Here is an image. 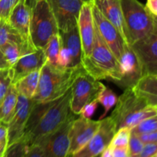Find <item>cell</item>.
Instances as JSON below:
<instances>
[{"mask_svg":"<svg viewBox=\"0 0 157 157\" xmlns=\"http://www.w3.org/2000/svg\"><path fill=\"white\" fill-rule=\"evenodd\" d=\"M81 67H61L46 61L40 70L38 88L33 100L36 103H47L58 99L71 87Z\"/></svg>","mask_w":157,"mask_h":157,"instance_id":"6da1fadb","label":"cell"},{"mask_svg":"<svg viewBox=\"0 0 157 157\" xmlns=\"http://www.w3.org/2000/svg\"><path fill=\"white\" fill-rule=\"evenodd\" d=\"M81 65L97 81L110 80L120 84L122 79L119 61L104 42L96 26L91 52L88 56L83 57Z\"/></svg>","mask_w":157,"mask_h":157,"instance_id":"7a4b0ae2","label":"cell"},{"mask_svg":"<svg viewBox=\"0 0 157 157\" xmlns=\"http://www.w3.org/2000/svg\"><path fill=\"white\" fill-rule=\"evenodd\" d=\"M71 97V87L63 96L51 104L36 125L21 138L27 147L39 144L68 119L73 113L70 108Z\"/></svg>","mask_w":157,"mask_h":157,"instance_id":"3957f363","label":"cell"},{"mask_svg":"<svg viewBox=\"0 0 157 157\" xmlns=\"http://www.w3.org/2000/svg\"><path fill=\"white\" fill-rule=\"evenodd\" d=\"M130 45L157 31L156 17L138 0H121Z\"/></svg>","mask_w":157,"mask_h":157,"instance_id":"277c9868","label":"cell"},{"mask_svg":"<svg viewBox=\"0 0 157 157\" xmlns=\"http://www.w3.org/2000/svg\"><path fill=\"white\" fill-rule=\"evenodd\" d=\"M58 24L48 0H35L32 4L30 36L36 48L44 49L51 37L58 33Z\"/></svg>","mask_w":157,"mask_h":157,"instance_id":"5b68a950","label":"cell"},{"mask_svg":"<svg viewBox=\"0 0 157 157\" xmlns=\"http://www.w3.org/2000/svg\"><path fill=\"white\" fill-rule=\"evenodd\" d=\"M104 86L100 81L94 79L82 69L71 86L70 108L72 113L79 115L84 105L96 99Z\"/></svg>","mask_w":157,"mask_h":157,"instance_id":"8992f818","label":"cell"},{"mask_svg":"<svg viewBox=\"0 0 157 157\" xmlns=\"http://www.w3.org/2000/svg\"><path fill=\"white\" fill-rule=\"evenodd\" d=\"M148 104L143 99L136 96L129 87L117 98L116 107L110 116L114 121L117 130L122 127H127L130 121Z\"/></svg>","mask_w":157,"mask_h":157,"instance_id":"52a82bcc","label":"cell"},{"mask_svg":"<svg viewBox=\"0 0 157 157\" xmlns=\"http://www.w3.org/2000/svg\"><path fill=\"white\" fill-rule=\"evenodd\" d=\"M117 131L114 121L110 117L101 120V124L98 131L91 139L78 152L71 157H96L102 153L109 147L113 135Z\"/></svg>","mask_w":157,"mask_h":157,"instance_id":"ba28073f","label":"cell"},{"mask_svg":"<svg viewBox=\"0 0 157 157\" xmlns=\"http://www.w3.org/2000/svg\"><path fill=\"white\" fill-rule=\"evenodd\" d=\"M75 119V114L72 113L56 131L40 143L43 148V157H71L70 130Z\"/></svg>","mask_w":157,"mask_h":157,"instance_id":"9c48e42d","label":"cell"},{"mask_svg":"<svg viewBox=\"0 0 157 157\" xmlns=\"http://www.w3.org/2000/svg\"><path fill=\"white\" fill-rule=\"evenodd\" d=\"M140 65L142 75H157V31L130 45Z\"/></svg>","mask_w":157,"mask_h":157,"instance_id":"30bf717a","label":"cell"},{"mask_svg":"<svg viewBox=\"0 0 157 157\" xmlns=\"http://www.w3.org/2000/svg\"><path fill=\"white\" fill-rule=\"evenodd\" d=\"M92 14L94 25L98 32L113 54L115 58L119 61L126 47L128 45L124 41L117 29L104 16L97 6L94 4V2H92Z\"/></svg>","mask_w":157,"mask_h":157,"instance_id":"8fae6325","label":"cell"},{"mask_svg":"<svg viewBox=\"0 0 157 157\" xmlns=\"http://www.w3.org/2000/svg\"><path fill=\"white\" fill-rule=\"evenodd\" d=\"M90 0H48L60 32L78 25V16L83 4Z\"/></svg>","mask_w":157,"mask_h":157,"instance_id":"7c38bea8","label":"cell"},{"mask_svg":"<svg viewBox=\"0 0 157 157\" xmlns=\"http://www.w3.org/2000/svg\"><path fill=\"white\" fill-rule=\"evenodd\" d=\"M46 61L47 57L44 49L33 48L21 54L18 61L9 68L11 84H15L34 71L40 70Z\"/></svg>","mask_w":157,"mask_h":157,"instance_id":"4fadbf2b","label":"cell"},{"mask_svg":"<svg viewBox=\"0 0 157 157\" xmlns=\"http://www.w3.org/2000/svg\"><path fill=\"white\" fill-rule=\"evenodd\" d=\"M35 103L32 99H29L21 94L18 95L15 112L7 124L8 146L21 140L28 118Z\"/></svg>","mask_w":157,"mask_h":157,"instance_id":"5bb4252c","label":"cell"},{"mask_svg":"<svg viewBox=\"0 0 157 157\" xmlns=\"http://www.w3.org/2000/svg\"><path fill=\"white\" fill-rule=\"evenodd\" d=\"M101 124V120L93 121L83 117L75 119L70 130V149L69 153L71 156L81 150L92 136L98 131Z\"/></svg>","mask_w":157,"mask_h":157,"instance_id":"9a60e30c","label":"cell"},{"mask_svg":"<svg viewBox=\"0 0 157 157\" xmlns=\"http://www.w3.org/2000/svg\"><path fill=\"white\" fill-rule=\"evenodd\" d=\"M32 16V5L28 0H18L8 19L9 24L18 32L25 44L35 47L30 36V22Z\"/></svg>","mask_w":157,"mask_h":157,"instance_id":"2e32d148","label":"cell"},{"mask_svg":"<svg viewBox=\"0 0 157 157\" xmlns=\"http://www.w3.org/2000/svg\"><path fill=\"white\" fill-rule=\"evenodd\" d=\"M93 0L86 2L80 10L78 28L82 45V58L90 55L94 39L95 25L92 14Z\"/></svg>","mask_w":157,"mask_h":157,"instance_id":"e0dca14e","label":"cell"},{"mask_svg":"<svg viewBox=\"0 0 157 157\" xmlns=\"http://www.w3.org/2000/svg\"><path fill=\"white\" fill-rule=\"evenodd\" d=\"M100 12L114 25L128 46L130 45L127 29L121 6V0H93Z\"/></svg>","mask_w":157,"mask_h":157,"instance_id":"ac0fdd59","label":"cell"},{"mask_svg":"<svg viewBox=\"0 0 157 157\" xmlns=\"http://www.w3.org/2000/svg\"><path fill=\"white\" fill-rule=\"evenodd\" d=\"M122 79L120 84L127 87H131L142 76V71L134 52L130 46H127L119 60Z\"/></svg>","mask_w":157,"mask_h":157,"instance_id":"d6986e66","label":"cell"},{"mask_svg":"<svg viewBox=\"0 0 157 157\" xmlns=\"http://www.w3.org/2000/svg\"><path fill=\"white\" fill-rule=\"evenodd\" d=\"M62 47L69 52L71 63L69 67H81L82 61V45L78 25L65 32H60Z\"/></svg>","mask_w":157,"mask_h":157,"instance_id":"ffe728a7","label":"cell"},{"mask_svg":"<svg viewBox=\"0 0 157 157\" xmlns=\"http://www.w3.org/2000/svg\"><path fill=\"white\" fill-rule=\"evenodd\" d=\"M131 89L135 94L148 105L157 107V75H144L136 81Z\"/></svg>","mask_w":157,"mask_h":157,"instance_id":"44dd1931","label":"cell"},{"mask_svg":"<svg viewBox=\"0 0 157 157\" xmlns=\"http://www.w3.org/2000/svg\"><path fill=\"white\" fill-rule=\"evenodd\" d=\"M18 95L15 84H9L6 95L0 104V124L7 125L12 119L16 107Z\"/></svg>","mask_w":157,"mask_h":157,"instance_id":"7402d4cb","label":"cell"},{"mask_svg":"<svg viewBox=\"0 0 157 157\" xmlns=\"http://www.w3.org/2000/svg\"><path fill=\"white\" fill-rule=\"evenodd\" d=\"M40 70L31 72L14 84L18 94L23 95L29 99L33 98L38 88Z\"/></svg>","mask_w":157,"mask_h":157,"instance_id":"603a6c76","label":"cell"},{"mask_svg":"<svg viewBox=\"0 0 157 157\" xmlns=\"http://www.w3.org/2000/svg\"><path fill=\"white\" fill-rule=\"evenodd\" d=\"M8 42H15L21 44L25 51L36 48L24 44L18 32L11 26L8 20L0 19V47Z\"/></svg>","mask_w":157,"mask_h":157,"instance_id":"cb8c5ba5","label":"cell"},{"mask_svg":"<svg viewBox=\"0 0 157 157\" xmlns=\"http://www.w3.org/2000/svg\"><path fill=\"white\" fill-rule=\"evenodd\" d=\"M97 100H98V103L102 104L104 108V113L101 115L99 118V120H102L103 118L107 116L108 112L112 109V107L116 105V103L117 101V97L111 89L104 85L100 91V93L98 94Z\"/></svg>","mask_w":157,"mask_h":157,"instance_id":"d4e9b609","label":"cell"},{"mask_svg":"<svg viewBox=\"0 0 157 157\" xmlns=\"http://www.w3.org/2000/svg\"><path fill=\"white\" fill-rule=\"evenodd\" d=\"M61 48H62L61 37L58 32L51 37L47 45L44 48V52H45L46 57H47L48 62L53 65H58L57 64L58 56Z\"/></svg>","mask_w":157,"mask_h":157,"instance_id":"484cf974","label":"cell"},{"mask_svg":"<svg viewBox=\"0 0 157 157\" xmlns=\"http://www.w3.org/2000/svg\"><path fill=\"white\" fill-rule=\"evenodd\" d=\"M6 61L12 67L18 61V58L24 52V49L21 44L15 42H8L0 47Z\"/></svg>","mask_w":157,"mask_h":157,"instance_id":"4316f807","label":"cell"},{"mask_svg":"<svg viewBox=\"0 0 157 157\" xmlns=\"http://www.w3.org/2000/svg\"><path fill=\"white\" fill-rule=\"evenodd\" d=\"M154 131H157V116L147 118L140 122L134 127L130 129V132L136 135L151 133Z\"/></svg>","mask_w":157,"mask_h":157,"instance_id":"83f0119b","label":"cell"},{"mask_svg":"<svg viewBox=\"0 0 157 157\" xmlns=\"http://www.w3.org/2000/svg\"><path fill=\"white\" fill-rule=\"evenodd\" d=\"M130 135V129L122 127L117 130L113 135L109 147H128L129 139Z\"/></svg>","mask_w":157,"mask_h":157,"instance_id":"f1b7e54d","label":"cell"},{"mask_svg":"<svg viewBox=\"0 0 157 157\" xmlns=\"http://www.w3.org/2000/svg\"><path fill=\"white\" fill-rule=\"evenodd\" d=\"M27 147L25 143L22 140H20L8 146L6 153L2 157H24Z\"/></svg>","mask_w":157,"mask_h":157,"instance_id":"f546056e","label":"cell"},{"mask_svg":"<svg viewBox=\"0 0 157 157\" xmlns=\"http://www.w3.org/2000/svg\"><path fill=\"white\" fill-rule=\"evenodd\" d=\"M144 144L141 142L137 135L130 132V139L128 143V152L130 157L136 156L142 150Z\"/></svg>","mask_w":157,"mask_h":157,"instance_id":"4dcf8cb0","label":"cell"},{"mask_svg":"<svg viewBox=\"0 0 157 157\" xmlns=\"http://www.w3.org/2000/svg\"><path fill=\"white\" fill-rule=\"evenodd\" d=\"M18 0H0V19L8 20Z\"/></svg>","mask_w":157,"mask_h":157,"instance_id":"1f68e13d","label":"cell"},{"mask_svg":"<svg viewBox=\"0 0 157 157\" xmlns=\"http://www.w3.org/2000/svg\"><path fill=\"white\" fill-rule=\"evenodd\" d=\"M98 104L99 103H98L97 98L93 100L83 107L79 115L84 118H86V119H91V117L94 116L95 111H96L97 108H98Z\"/></svg>","mask_w":157,"mask_h":157,"instance_id":"d6a6232c","label":"cell"},{"mask_svg":"<svg viewBox=\"0 0 157 157\" xmlns=\"http://www.w3.org/2000/svg\"><path fill=\"white\" fill-rule=\"evenodd\" d=\"M10 84L11 79L9 75V71H0V104L4 98Z\"/></svg>","mask_w":157,"mask_h":157,"instance_id":"836d02e7","label":"cell"},{"mask_svg":"<svg viewBox=\"0 0 157 157\" xmlns=\"http://www.w3.org/2000/svg\"><path fill=\"white\" fill-rule=\"evenodd\" d=\"M71 63V56L69 52L65 48H61L58 56L57 64L61 67H69Z\"/></svg>","mask_w":157,"mask_h":157,"instance_id":"e575fe53","label":"cell"},{"mask_svg":"<svg viewBox=\"0 0 157 157\" xmlns=\"http://www.w3.org/2000/svg\"><path fill=\"white\" fill-rule=\"evenodd\" d=\"M157 152V144H146L144 145L140 153L136 156L133 157H152L156 154Z\"/></svg>","mask_w":157,"mask_h":157,"instance_id":"d590c367","label":"cell"},{"mask_svg":"<svg viewBox=\"0 0 157 157\" xmlns=\"http://www.w3.org/2000/svg\"><path fill=\"white\" fill-rule=\"evenodd\" d=\"M24 157H43V148L40 144L27 147Z\"/></svg>","mask_w":157,"mask_h":157,"instance_id":"8d00e7d4","label":"cell"},{"mask_svg":"<svg viewBox=\"0 0 157 157\" xmlns=\"http://www.w3.org/2000/svg\"><path fill=\"white\" fill-rule=\"evenodd\" d=\"M139 139L144 144H153L157 143V131L151 132V133H142V134L137 135Z\"/></svg>","mask_w":157,"mask_h":157,"instance_id":"74e56055","label":"cell"},{"mask_svg":"<svg viewBox=\"0 0 157 157\" xmlns=\"http://www.w3.org/2000/svg\"><path fill=\"white\" fill-rule=\"evenodd\" d=\"M110 149H111V154L113 157L130 156H129L128 147H113V148L110 147Z\"/></svg>","mask_w":157,"mask_h":157,"instance_id":"f35d334b","label":"cell"},{"mask_svg":"<svg viewBox=\"0 0 157 157\" xmlns=\"http://www.w3.org/2000/svg\"><path fill=\"white\" fill-rule=\"evenodd\" d=\"M146 7L153 16L157 17V0H147Z\"/></svg>","mask_w":157,"mask_h":157,"instance_id":"ab89813d","label":"cell"},{"mask_svg":"<svg viewBox=\"0 0 157 157\" xmlns=\"http://www.w3.org/2000/svg\"><path fill=\"white\" fill-rule=\"evenodd\" d=\"M10 68V65L9 63L6 61V58L3 55L2 52L0 50V71H9Z\"/></svg>","mask_w":157,"mask_h":157,"instance_id":"60d3db41","label":"cell"},{"mask_svg":"<svg viewBox=\"0 0 157 157\" xmlns=\"http://www.w3.org/2000/svg\"><path fill=\"white\" fill-rule=\"evenodd\" d=\"M8 137V127L6 124H0V142L7 140Z\"/></svg>","mask_w":157,"mask_h":157,"instance_id":"b9f144b4","label":"cell"},{"mask_svg":"<svg viewBox=\"0 0 157 157\" xmlns=\"http://www.w3.org/2000/svg\"><path fill=\"white\" fill-rule=\"evenodd\" d=\"M8 147V140H5L0 142V157H2L3 155L6 153V150Z\"/></svg>","mask_w":157,"mask_h":157,"instance_id":"7bdbcfd3","label":"cell"},{"mask_svg":"<svg viewBox=\"0 0 157 157\" xmlns=\"http://www.w3.org/2000/svg\"><path fill=\"white\" fill-rule=\"evenodd\" d=\"M100 157H113L111 154V149H110V147H108L107 148H106L102 152V153H101Z\"/></svg>","mask_w":157,"mask_h":157,"instance_id":"ee69618b","label":"cell"},{"mask_svg":"<svg viewBox=\"0 0 157 157\" xmlns=\"http://www.w3.org/2000/svg\"><path fill=\"white\" fill-rule=\"evenodd\" d=\"M152 157H157V154H156V155H154V156H152Z\"/></svg>","mask_w":157,"mask_h":157,"instance_id":"f6af8a7d","label":"cell"},{"mask_svg":"<svg viewBox=\"0 0 157 157\" xmlns=\"http://www.w3.org/2000/svg\"><path fill=\"white\" fill-rule=\"evenodd\" d=\"M101 156V155H99V156H96V157H100Z\"/></svg>","mask_w":157,"mask_h":157,"instance_id":"bcb514c9","label":"cell"},{"mask_svg":"<svg viewBox=\"0 0 157 157\" xmlns=\"http://www.w3.org/2000/svg\"><path fill=\"white\" fill-rule=\"evenodd\" d=\"M127 157H130V156H127Z\"/></svg>","mask_w":157,"mask_h":157,"instance_id":"7dc6e473","label":"cell"},{"mask_svg":"<svg viewBox=\"0 0 157 157\" xmlns=\"http://www.w3.org/2000/svg\"><path fill=\"white\" fill-rule=\"evenodd\" d=\"M33 1H35V0H33Z\"/></svg>","mask_w":157,"mask_h":157,"instance_id":"c3c4849f","label":"cell"},{"mask_svg":"<svg viewBox=\"0 0 157 157\" xmlns=\"http://www.w3.org/2000/svg\"><path fill=\"white\" fill-rule=\"evenodd\" d=\"M3 156H4V155H3Z\"/></svg>","mask_w":157,"mask_h":157,"instance_id":"681fc988","label":"cell"}]
</instances>
